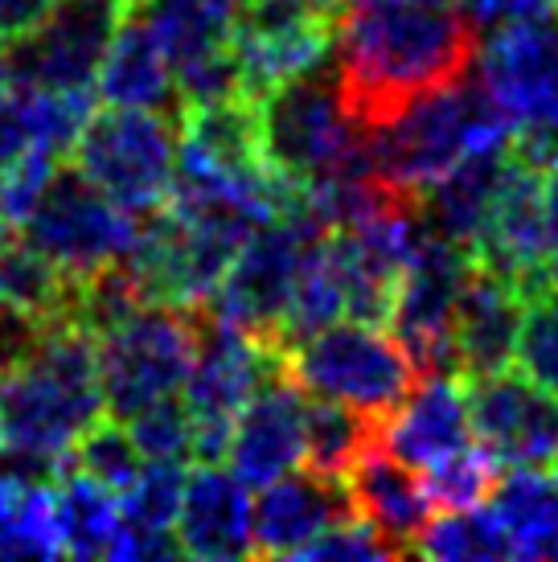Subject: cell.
Wrapping results in <instances>:
<instances>
[{
	"label": "cell",
	"mask_w": 558,
	"mask_h": 562,
	"mask_svg": "<svg viewBox=\"0 0 558 562\" xmlns=\"http://www.w3.org/2000/svg\"><path fill=\"white\" fill-rule=\"evenodd\" d=\"M295 559H321V562H373V559H394V550L366 526L361 517H345L337 526H328L325 533H316L309 547Z\"/></svg>",
	"instance_id": "8d00e7d4"
},
{
	"label": "cell",
	"mask_w": 558,
	"mask_h": 562,
	"mask_svg": "<svg viewBox=\"0 0 558 562\" xmlns=\"http://www.w3.org/2000/svg\"><path fill=\"white\" fill-rule=\"evenodd\" d=\"M546 296L558 300V250L546 259Z\"/></svg>",
	"instance_id": "b9f144b4"
},
{
	"label": "cell",
	"mask_w": 558,
	"mask_h": 562,
	"mask_svg": "<svg viewBox=\"0 0 558 562\" xmlns=\"http://www.w3.org/2000/svg\"><path fill=\"white\" fill-rule=\"evenodd\" d=\"M342 481L349 488L354 514L366 526H373V533L394 550V559L399 554H415L418 533L435 517V505L423 493L418 472L406 469L403 460H394L373 439L370 448L349 464V472H345Z\"/></svg>",
	"instance_id": "d6986e66"
},
{
	"label": "cell",
	"mask_w": 558,
	"mask_h": 562,
	"mask_svg": "<svg viewBox=\"0 0 558 562\" xmlns=\"http://www.w3.org/2000/svg\"><path fill=\"white\" fill-rule=\"evenodd\" d=\"M54 172H58V153L30 144V148L16 157L13 169L0 177V210L9 214L13 226L30 218V210L42 202V193H46V186L54 181Z\"/></svg>",
	"instance_id": "d590c367"
},
{
	"label": "cell",
	"mask_w": 558,
	"mask_h": 562,
	"mask_svg": "<svg viewBox=\"0 0 558 562\" xmlns=\"http://www.w3.org/2000/svg\"><path fill=\"white\" fill-rule=\"evenodd\" d=\"M54 517L63 550L75 559H108V547L120 530V497L108 484L82 476L78 469H66L54 481Z\"/></svg>",
	"instance_id": "484cf974"
},
{
	"label": "cell",
	"mask_w": 558,
	"mask_h": 562,
	"mask_svg": "<svg viewBox=\"0 0 558 562\" xmlns=\"http://www.w3.org/2000/svg\"><path fill=\"white\" fill-rule=\"evenodd\" d=\"M132 9L148 21L169 66H177L202 49L226 46L243 0H132Z\"/></svg>",
	"instance_id": "d4e9b609"
},
{
	"label": "cell",
	"mask_w": 558,
	"mask_h": 562,
	"mask_svg": "<svg viewBox=\"0 0 558 562\" xmlns=\"http://www.w3.org/2000/svg\"><path fill=\"white\" fill-rule=\"evenodd\" d=\"M513 140L510 115L496 108L481 79H460L451 87L418 94L394 120L370 132L373 172L394 193L418 198L435 177L472 157V153H501Z\"/></svg>",
	"instance_id": "3957f363"
},
{
	"label": "cell",
	"mask_w": 558,
	"mask_h": 562,
	"mask_svg": "<svg viewBox=\"0 0 558 562\" xmlns=\"http://www.w3.org/2000/svg\"><path fill=\"white\" fill-rule=\"evenodd\" d=\"M0 87H9V63H4V37H0Z\"/></svg>",
	"instance_id": "ee69618b"
},
{
	"label": "cell",
	"mask_w": 558,
	"mask_h": 562,
	"mask_svg": "<svg viewBox=\"0 0 558 562\" xmlns=\"http://www.w3.org/2000/svg\"><path fill=\"white\" fill-rule=\"evenodd\" d=\"M378 423L357 415L342 403H316L304 406V469L325 472V476H345L357 456L370 448Z\"/></svg>",
	"instance_id": "83f0119b"
},
{
	"label": "cell",
	"mask_w": 558,
	"mask_h": 562,
	"mask_svg": "<svg viewBox=\"0 0 558 562\" xmlns=\"http://www.w3.org/2000/svg\"><path fill=\"white\" fill-rule=\"evenodd\" d=\"M33 144L30 115H25V94L21 87H0V177L13 169L16 157Z\"/></svg>",
	"instance_id": "f35d334b"
},
{
	"label": "cell",
	"mask_w": 558,
	"mask_h": 562,
	"mask_svg": "<svg viewBox=\"0 0 558 562\" xmlns=\"http://www.w3.org/2000/svg\"><path fill=\"white\" fill-rule=\"evenodd\" d=\"M49 4L54 0H0V37L13 42L21 33H30L49 13Z\"/></svg>",
	"instance_id": "ab89813d"
},
{
	"label": "cell",
	"mask_w": 558,
	"mask_h": 562,
	"mask_svg": "<svg viewBox=\"0 0 558 562\" xmlns=\"http://www.w3.org/2000/svg\"><path fill=\"white\" fill-rule=\"evenodd\" d=\"M526 300L501 271L472 259L456 313H451V349H456V374L481 378L510 370L517 333H522Z\"/></svg>",
	"instance_id": "e0dca14e"
},
{
	"label": "cell",
	"mask_w": 558,
	"mask_h": 562,
	"mask_svg": "<svg viewBox=\"0 0 558 562\" xmlns=\"http://www.w3.org/2000/svg\"><path fill=\"white\" fill-rule=\"evenodd\" d=\"M513 366H517L534 386L558 394V300L555 296L543 292V296L526 300V316H522Z\"/></svg>",
	"instance_id": "836d02e7"
},
{
	"label": "cell",
	"mask_w": 558,
	"mask_h": 562,
	"mask_svg": "<svg viewBox=\"0 0 558 562\" xmlns=\"http://www.w3.org/2000/svg\"><path fill=\"white\" fill-rule=\"evenodd\" d=\"M58 517H54V488L49 484H25L16 501V514L0 538V559H58Z\"/></svg>",
	"instance_id": "d6a6232c"
},
{
	"label": "cell",
	"mask_w": 558,
	"mask_h": 562,
	"mask_svg": "<svg viewBox=\"0 0 558 562\" xmlns=\"http://www.w3.org/2000/svg\"><path fill=\"white\" fill-rule=\"evenodd\" d=\"M468 423L501 469H555L558 394L534 386L522 370L465 378Z\"/></svg>",
	"instance_id": "4fadbf2b"
},
{
	"label": "cell",
	"mask_w": 558,
	"mask_h": 562,
	"mask_svg": "<svg viewBox=\"0 0 558 562\" xmlns=\"http://www.w3.org/2000/svg\"><path fill=\"white\" fill-rule=\"evenodd\" d=\"M127 436H132L144 460H181V464L193 460V419H189V406L177 394L132 415Z\"/></svg>",
	"instance_id": "e575fe53"
},
{
	"label": "cell",
	"mask_w": 558,
	"mask_h": 562,
	"mask_svg": "<svg viewBox=\"0 0 558 562\" xmlns=\"http://www.w3.org/2000/svg\"><path fill=\"white\" fill-rule=\"evenodd\" d=\"M13 243V222H9V214L0 210V247H9Z\"/></svg>",
	"instance_id": "7bdbcfd3"
},
{
	"label": "cell",
	"mask_w": 558,
	"mask_h": 562,
	"mask_svg": "<svg viewBox=\"0 0 558 562\" xmlns=\"http://www.w3.org/2000/svg\"><path fill=\"white\" fill-rule=\"evenodd\" d=\"M94 419H103L94 337L75 321H49L30 353L0 370L4 443L66 456Z\"/></svg>",
	"instance_id": "7a4b0ae2"
},
{
	"label": "cell",
	"mask_w": 558,
	"mask_h": 562,
	"mask_svg": "<svg viewBox=\"0 0 558 562\" xmlns=\"http://www.w3.org/2000/svg\"><path fill=\"white\" fill-rule=\"evenodd\" d=\"M21 226H25V243L70 280L124 259L136 238V214L120 210L78 169L54 172L42 202L33 205Z\"/></svg>",
	"instance_id": "8fae6325"
},
{
	"label": "cell",
	"mask_w": 558,
	"mask_h": 562,
	"mask_svg": "<svg viewBox=\"0 0 558 562\" xmlns=\"http://www.w3.org/2000/svg\"><path fill=\"white\" fill-rule=\"evenodd\" d=\"M378 443L406 469H427L439 456L472 443L468 391L460 374H418L403 403L373 427Z\"/></svg>",
	"instance_id": "ac0fdd59"
},
{
	"label": "cell",
	"mask_w": 558,
	"mask_h": 562,
	"mask_svg": "<svg viewBox=\"0 0 558 562\" xmlns=\"http://www.w3.org/2000/svg\"><path fill=\"white\" fill-rule=\"evenodd\" d=\"M456 9L468 16V25L477 33H501L513 25H529L543 16L558 13V0H456Z\"/></svg>",
	"instance_id": "74e56055"
},
{
	"label": "cell",
	"mask_w": 558,
	"mask_h": 562,
	"mask_svg": "<svg viewBox=\"0 0 558 562\" xmlns=\"http://www.w3.org/2000/svg\"><path fill=\"white\" fill-rule=\"evenodd\" d=\"M468 271H472V250L418 226L390 308L394 337L403 341L418 374H456L451 313Z\"/></svg>",
	"instance_id": "7c38bea8"
},
{
	"label": "cell",
	"mask_w": 558,
	"mask_h": 562,
	"mask_svg": "<svg viewBox=\"0 0 558 562\" xmlns=\"http://www.w3.org/2000/svg\"><path fill=\"white\" fill-rule=\"evenodd\" d=\"M415 554L439 562H493L510 559V542L496 526L493 509H444L432 517L415 542Z\"/></svg>",
	"instance_id": "f1b7e54d"
},
{
	"label": "cell",
	"mask_w": 558,
	"mask_h": 562,
	"mask_svg": "<svg viewBox=\"0 0 558 562\" xmlns=\"http://www.w3.org/2000/svg\"><path fill=\"white\" fill-rule=\"evenodd\" d=\"M177 120L165 111L108 108L91 111L75 148V169L103 189L127 214H153L169 198L172 165H177Z\"/></svg>",
	"instance_id": "ba28073f"
},
{
	"label": "cell",
	"mask_w": 558,
	"mask_h": 562,
	"mask_svg": "<svg viewBox=\"0 0 558 562\" xmlns=\"http://www.w3.org/2000/svg\"><path fill=\"white\" fill-rule=\"evenodd\" d=\"M177 547L186 559L231 562L250 554V497L247 484L222 464H198L186 472L177 509Z\"/></svg>",
	"instance_id": "ffe728a7"
},
{
	"label": "cell",
	"mask_w": 558,
	"mask_h": 562,
	"mask_svg": "<svg viewBox=\"0 0 558 562\" xmlns=\"http://www.w3.org/2000/svg\"><path fill=\"white\" fill-rule=\"evenodd\" d=\"M481 33L456 0H354L337 9L333 75L361 132L394 120L418 94L472 75Z\"/></svg>",
	"instance_id": "6da1fadb"
},
{
	"label": "cell",
	"mask_w": 558,
	"mask_h": 562,
	"mask_svg": "<svg viewBox=\"0 0 558 562\" xmlns=\"http://www.w3.org/2000/svg\"><path fill=\"white\" fill-rule=\"evenodd\" d=\"M94 99L108 108H144L165 111L172 120H181L177 87H172L169 54L160 49L148 21L127 9L120 30L111 37L108 54L94 75Z\"/></svg>",
	"instance_id": "7402d4cb"
},
{
	"label": "cell",
	"mask_w": 558,
	"mask_h": 562,
	"mask_svg": "<svg viewBox=\"0 0 558 562\" xmlns=\"http://www.w3.org/2000/svg\"><path fill=\"white\" fill-rule=\"evenodd\" d=\"M132 0H54L49 13L4 42L9 82L21 91H94V75Z\"/></svg>",
	"instance_id": "30bf717a"
},
{
	"label": "cell",
	"mask_w": 558,
	"mask_h": 562,
	"mask_svg": "<svg viewBox=\"0 0 558 562\" xmlns=\"http://www.w3.org/2000/svg\"><path fill=\"white\" fill-rule=\"evenodd\" d=\"M70 288L75 280L63 276L46 255H37L30 243H9L0 247V300L21 308L33 321H66L70 308Z\"/></svg>",
	"instance_id": "4316f807"
},
{
	"label": "cell",
	"mask_w": 558,
	"mask_h": 562,
	"mask_svg": "<svg viewBox=\"0 0 558 562\" xmlns=\"http://www.w3.org/2000/svg\"><path fill=\"white\" fill-rule=\"evenodd\" d=\"M543 226H546V243H550V255L558 250V165L543 172Z\"/></svg>",
	"instance_id": "60d3db41"
},
{
	"label": "cell",
	"mask_w": 558,
	"mask_h": 562,
	"mask_svg": "<svg viewBox=\"0 0 558 562\" xmlns=\"http://www.w3.org/2000/svg\"><path fill=\"white\" fill-rule=\"evenodd\" d=\"M505 165H510V148H501V153H472V157L456 160L444 177H435L432 186L415 198L423 226L435 231L439 238H448V243H460V247L472 250L489 214H493Z\"/></svg>",
	"instance_id": "603a6c76"
},
{
	"label": "cell",
	"mask_w": 558,
	"mask_h": 562,
	"mask_svg": "<svg viewBox=\"0 0 558 562\" xmlns=\"http://www.w3.org/2000/svg\"><path fill=\"white\" fill-rule=\"evenodd\" d=\"M259 140L267 165L300 186L321 177L373 172L370 132L345 115L333 58L259 99Z\"/></svg>",
	"instance_id": "277c9868"
},
{
	"label": "cell",
	"mask_w": 558,
	"mask_h": 562,
	"mask_svg": "<svg viewBox=\"0 0 558 562\" xmlns=\"http://www.w3.org/2000/svg\"><path fill=\"white\" fill-rule=\"evenodd\" d=\"M423 476V493L427 501L435 505V514H444V509H472V505H484L489 493H493L496 476H501V464H496L493 456L484 452L481 443L472 448H456V452L439 456L435 464L427 469H418Z\"/></svg>",
	"instance_id": "f546056e"
},
{
	"label": "cell",
	"mask_w": 558,
	"mask_h": 562,
	"mask_svg": "<svg viewBox=\"0 0 558 562\" xmlns=\"http://www.w3.org/2000/svg\"><path fill=\"white\" fill-rule=\"evenodd\" d=\"M202 313L205 308L189 313V308L144 300L94 337V366H99L108 419L127 423L132 415L186 386L193 353H198Z\"/></svg>",
	"instance_id": "8992f818"
},
{
	"label": "cell",
	"mask_w": 558,
	"mask_h": 562,
	"mask_svg": "<svg viewBox=\"0 0 558 562\" xmlns=\"http://www.w3.org/2000/svg\"><path fill=\"white\" fill-rule=\"evenodd\" d=\"M144 456L127 436V423L120 419H94L82 436L70 443V469H78L82 476L108 484V488H127L132 476L140 472Z\"/></svg>",
	"instance_id": "4dcf8cb0"
},
{
	"label": "cell",
	"mask_w": 558,
	"mask_h": 562,
	"mask_svg": "<svg viewBox=\"0 0 558 562\" xmlns=\"http://www.w3.org/2000/svg\"><path fill=\"white\" fill-rule=\"evenodd\" d=\"M279 366L304 394L342 403L373 423L387 419L418 382L403 341L366 321H333L292 345Z\"/></svg>",
	"instance_id": "5b68a950"
},
{
	"label": "cell",
	"mask_w": 558,
	"mask_h": 562,
	"mask_svg": "<svg viewBox=\"0 0 558 562\" xmlns=\"http://www.w3.org/2000/svg\"><path fill=\"white\" fill-rule=\"evenodd\" d=\"M510 559H558V476L546 469H510L489 493Z\"/></svg>",
	"instance_id": "cb8c5ba5"
},
{
	"label": "cell",
	"mask_w": 558,
	"mask_h": 562,
	"mask_svg": "<svg viewBox=\"0 0 558 562\" xmlns=\"http://www.w3.org/2000/svg\"><path fill=\"white\" fill-rule=\"evenodd\" d=\"M172 87H177V103L181 111L189 108H214L226 99H238L243 91V66L234 58L231 42L214 49H202L186 63L172 66Z\"/></svg>",
	"instance_id": "1f68e13d"
},
{
	"label": "cell",
	"mask_w": 558,
	"mask_h": 562,
	"mask_svg": "<svg viewBox=\"0 0 558 562\" xmlns=\"http://www.w3.org/2000/svg\"><path fill=\"white\" fill-rule=\"evenodd\" d=\"M325 235L328 231L312 218L309 205H304V193L295 189V198L288 202L283 214L255 226L243 238V247L234 250L231 267H226V276L214 288L205 308L217 321L243 328V333H250V337H259L267 345L283 308H288V300H292L300 267H304L312 247Z\"/></svg>",
	"instance_id": "52a82bcc"
},
{
	"label": "cell",
	"mask_w": 558,
	"mask_h": 562,
	"mask_svg": "<svg viewBox=\"0 0 558 562\" xmlns=\"http://www.w3.org/2000/svg\"><path fill=\"white\" fill-rule=\"evenodd\" d=\"M279 370V358L259 337L217 321L210 308L198 328V353L186 378V406L193 419V460L222 464L231 443V423L250 394L264 386V378Z\"/></svg>",
	"instance_id": "9c48e42d"
},
{
	"label": "cell",
	"mask_w": 558,
	"mask_h": 562,
	"mask_svg": "<svg viewBox=\"0 0 558 562\" xmlns=\"http://www.w3.org/2000/svg\"><path fill=\"white\" fill-rule=\"evenodd\" d=\"M304 406H309V394L279 366L234 415L226 464L247 488H264L276 476L304 464Z\"/></svg>",
	"instance_id": "9a60e30c"
},
{
	"label": "cell",
	"mask_w": 558,
	"mask_h": 562,
	"mask_svg": "<svg viewBox=\"0 0 558 562\" xmlns=\"http://www.w3.org/2000/svg\"><path fill=\"white\" fill-rule=\"evenodd\" d=\"M328 9H345V4H354V0H325Z\"/></svg>",
	"instance_id": "f6af8a7d"
},
{
	"label": "cell",
	"mask_w": 558,
	"mask_h": 562,
	"mask_svg": "<svg viewBox=\"0 0 558 562\" xmlns=\"http://www.w3.org/2000/svg\"><path fill=\"white\" fill-rule=\"evenodd\" d=\"M186 488L181 460H144L127 488H120V530L111 538L108 559H181L177 547V509Z\"/></svg>",
	"instance_id": "44dd1931"
},
{
	"label": "cell",
	"mask_w": 558,
	"mask_h": 562,
	"mask_svg": "<svg viewBox=\"0 0 558 562\" xmlns=\"http://www.w3.org/2000/svg\"><path fill=\"white\" fill-rule=\"evenodd\" d=\"M354 517V501L342 476L292 469L264 484V497L250 505V554L295 559L316 533Z\"/></svg>",
	"instance_id": "2e32d148"
},
{
	"label": "cell",
	"mask_w": 558,
	"mask_h": 562,
	"mask_svg": "<svg viewBox=\"0 0 558 562\" xmlns=\"http://www.w3.org/2000/svg\"><path fill=\"white\" fill-rule=\"evenodd\" d=\"M481 82L517 127H558V13L493 33Z\"/></svg>",
	"instance_id": "5bb4252c"
}]
</instances>
